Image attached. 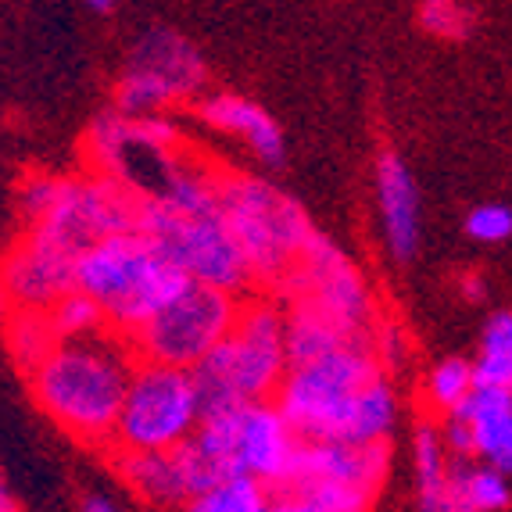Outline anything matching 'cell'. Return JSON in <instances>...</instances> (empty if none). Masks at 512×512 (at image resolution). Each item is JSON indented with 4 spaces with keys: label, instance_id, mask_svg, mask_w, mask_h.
<instances>
[{
    "label": "cell",
    "instance_id": "obj_1",
    "mask_svg": "<svg viewBox=\"0 0 512 512\" xmlns=\"http://www.w3.org/2000/svg\"><path fill=\"white\" fill-rule=\"evenodd\" d=\"M276 405L301 441L380 444L398 423V394L376 362L373 344L294 366L276 391Z\"/></svg>",
    "mask_w": 512,
    "mask_h": 512
},
{
    "label": "cell",
    "instance_id": "obj_30",
    "mask_svg": "<svg viewBox=\"0 0 512 512\" xmlns=\"http://www.w3.org/2000/svg\"><path fill=\"white\" fill-rule=\"evenodd\" d=\"M61 190V180L58 176H29L26 187H22V208L33 222H40L43 215L51 212L54 197Z\"/></svg>",
    "mask_w": 512,
    "mask_h": 512
},
{
    "label": "cell",
    "instance_id": "obj_13",
    "mask_svg": "<svg viewBox=\"0 0 512 512\" xmlns=\"http://www.w3.org/2000/svg\"><path fill=\"white\" fill-rule=\"evenodd\" d=\"M387 466H391V448L380 444H323L305 441L301 459L294 466L291 484L283 491H301V487H337V491H355V495H376L384 484ZM280 495V491H276Z\"/></svg>",
    "mask_w": 512,
    "mask_h": 512
},
{
    "label": "cell",
    "instance_id": "obj_26",
    "mask_svg": "<svg viewBox=\"0 0 512 512\" xmlns=\"http://www.w3.org/2000/svg\"><path fill=\"white\" fill-rule=\"evenodd\" d=\"M369 495L337 491V487H301L273 495V512H369Z\"/></svg>",
    "mask_w": 512,
    "mask_h": 512
},
{
    "label": "cell",
    "instance_id": "obj_31",
    "mask_svg": "<svg viewBox=\"0 0 512 512\" xmlns=\"http://www.w3.org/2000/svg\"><path fill=\"white\" fill-rule=\"evenodd\" d=\"M369 344H373L376 362H380L384 369H398V366H402L405 341H402V333L394 330V326H380V330H376V337Z\"/></svg>",
    "mask_w": 512,
    "mask_h": 512
},
{
    "label": "cell",
    "instance_id": "obj_14",
    "mask_svg": "<svg viewBox=\"0 0 512 512\" xmlns=\"http://www.w3.org/2000/svg\"><path fill=\"white\" fill-rule=\"evenodd\" d=\"M79 258L51 248L47 240L29 233L8 258L4 269V291L15 312H51L61 298L76 291Z\"/></svg>",
    "mask_w": 512,
    "mask_h": 512
},
{
    "label": "cell",
    "instance_id": "obj_9",
    "mask_svg": "<svg viewBox=\"0 0 512 512\" xmlns=\"http://www.w3.org/2000/svg\"><path fill=\"white\" fill-rule=\"evenodd\" d=\"M205 83V61L183 33L151 26L129 47L126 69L115 83V108L126 119L158 115L176 101H187Z\"/></svg>",
    "mask_w": 512,
    "mask_h": 512
},
{
    "label": "cell",
    "instance_id": "obj_3",
    "mask_svg": "<svg viewBox=\"0 0 512 512\" xmlns=\"http://www.w3.org/2000/svg\"><path fill=\"white\" fill-rule=\"evenodd\" d=\"M133 373V348L97 333L86 341H61L29 373V387L36 405L61 430L79 441L104 444L115 441Z\"/></svg>",
    "mask_w": 512,
    "mask_h": 512
},
{
    "label": "cell",
    "instance_id": "obj_4",
    "mask_svg": "<svg viewBox=\"0 0 512 512\" xmlns=\"http://www.w3.org/2000/svg\"><path fill=\"white\" fill-rule=\"evenodd\" d=\"M187 287V276L172 262H165L144 233L101 240L76 262V291L94 298L111 330L126 337L151 323Z\"/></svg>",
    "mask_w": 512,
    "mask_h": 512
},
{
    "label": "cell",
    "instance_id": "obj_28",
    "mask_svg": "<svg viewBox=\"0 0 512 512\" xmlns=\"http://www.w3.org/2000/svg\"><path fill=\"white\" fill-rule=\"evenodd\" d=\"M416 18L419 26L441 40H462L473 26V11L466 4H455V0H427L416 8Z\"/></svg>",
    "mask_w": 512,
    "mask_h": 512
},
{
    "label": "cell",
    "instance_id": "obj_10",
    "mask_svg": "<svg viewBox=\"0 0 512 512\" xmlns=\"http://www.w3.org/2000/svg\"><path fill=\"white\" fill-rule=\"evenodd\" d=\"M140 201L126 183L111 176L94 180H61V190L54 197L51 212L40 222H33V237L47 240L51 248L79 258L101 240L137 233L140 226Z\"/></svg>",
    "mask_w": 512,
    "mask_h": 512
},
{
    "label": "cell",
    "instance_id": "obj_20",
    "mask_svg": "<svg viewBox=\"0 0 512 512\" xmlns=\"http://www.w3.org/2000/svg\"><path fill=\"white\" fill-rule=\"evenodd\" d=\"M355 344L369 341L348 333L341 323H333L326 312H319L308 301H294V308L287 312V355H291V369L319 362L341 348H355Z\"/></svg>",
    "mask_w": 512,
    "mask_h": 512
},
{
    "label": "cell",
    "instance_id": "obj_5",
    "mask_svg": "<svg viewBox=\"0 0 512 512\" xmlns=\"http://www.w3.org/2000/svg\"><path fill=\"white\" fill-rule=\"evenodd\" d=\"M287 373V316L273 301H251L240 308L230 337L194 369V380L205 398V412H222L276 398Z\"/></svg>",
    "mask_w": 512,
    "mask_h": 512
},
{
    "label": "cell",
    "instance_id": "obj_24",
    "mask_svg": "<svg viewBox=\"0 0 512 512\" xmlns=\"http://www.w3.org/2000/svg\"><path fill=\"white\" fill-rule=\"evenodd\" d=\"M477 391V369L466 359H444L430 369L427 376V402L441 412L444 419L455 416L462 405L470 402V394Z\"/></svg>",
    "mask_w": 512,
    "mask_h": 512
},
{
    "label": "cell",
    "instance_id": "obj_25",
    "mask_svg": "<svg viewBox=\"0 0 512 512\" xmlns=\"http://www.w3.org/2000/svg\"><path fill=\"white\" fill-rule=\"evenodd\" d=\"M459 480H462V495L477 512H502L512 502V487L509 473L495 470V466H484V462H462L459 459Z\"/></svg>",
    "mask_w": 512,
    "mask_h": 512
},
{
    "label": "cell",
    "instance_id": "obj_12",
    "mask_svg": "<svg viewBox=\"0 0 512 512\" xmlns=\"http://www.w3.org/2000/svg\"><path fill=\"white\" fill-rule=\"evenodd\" d=\"M301 437L287 423L276 402L244 405L237 419V470L269 491H283L291 484L294 466L301 459Z\"/></svg>",
    "mask_w": 512,
    "mask_h": 512
},
{
    "label": "cell",
    "instance_id": "obj_7",
    "mask_svg": "<svg viewBox=\"0 0 512 512\" xmlns=\"http://www.w3.org/2000/svg\"><path fill=\"white\" fill-rule=\"evenodd\" d=\"M205 398L190 369L140 362L122 405L115 444L129 455L176 452L197 434Z\"/></svg>",
    "mask_w": 512,
    "mask_h": 512
},
{
    "label": "cell",
    "instance_id": "obj_2",
    "mask_svg": "<svg viewBox=\"0 0 512 512\" xmlns=\"http://www.w3.org/2000/svg\"><path fill=\"white\" fill-rule=\"evenodd\" d=\"M154 251L172 262L190 283L240 294L251 283L248 265L219 208V176L176 165L158 194L140 201V226Z\"/></svg>",
    "mask_w": 512,
    "mask_h": 512
},
{
    "label": "cell",
    "instance_id": "obj_16",
    "mask_svg": "<svg viewBox=\"0 0 512 512\" xmlns=\"http://www.w3.org/2000/svg\"><path fill=\"white\" fill-rule=\"evenodd\" d=\"M412 466L419 512H477L462 495L459 459L448 455L444 434L434 423H419L412 434Z\"/></svg>",
    "mask_w": 512,
    "mask_h": 512
},
{
    "label": "cell",
    "instance_id": "obj_15",
    "mask_svg": "<svg viewBox=\"0 0 512 512\" xmlns=\"http://www.w3.org/2000/svg\"><path fill=\"white\" fill-rule=\"evenodd\" d=\"M376 205L387 251L398 262H409L419 248V190L398 151H384L376 158Z\"/></svg>",
    "mask_w": 512,
    "mask_h": 512
},
{
    "label": "cell",
    "instance_id": "obj_35",
    "mask_svg": "<svg viewBox=\"0 0 512 512\" xmlns=\"http://www.w3.org/2000/svg\"><path fill=\"white\" fill-rule=\"evenodd\" d=\"M0 512H22V505L15 502V495H11L8 487L0 491Z\"/></svg>",
    "mask_w": 512,
    "mask_h": 512
},
{
    "label": "cell",
    "instance_id": "obj_19",
    "mask_svg": "<svg viewBox=\"0 0 512 512\" xmlns=\"http://www.w3.org/2000/svg\"><path fill=\"white\" fill-rule=\"evenodd\" d=\"M455 419L470 430L473 459L512 473V391L477 387Z\"/></svg>",
    "mask_w": 512,
    "mask_h": 512
},
{
    "label": "cell",
    "instance_id": "obj_34",
    "mask_svg": "<svg viewBox=\"0 0 512 512\" xmlns=\"http://www.w3.org/2000/svg\"><path fill=\"white\" fill-rule=\"evenodd\" d=\"M86 11H94V15H115L119 4H115V0H86Z\"/></svg>",
    "mask_w": 512,
    "mask_h": 512
},
{
    "label": "cell",
    "instance_id": "obj_21",
    "mask_svg": "<svg viewBox=\"0 0 512 512\" xmlns=\"http://www.w3.org/2000/svg\"><path fill=\"white\" fill-rule=\"evenodd\" d=\"M477 387H495V391H512V312H495L484 323L477 351Z\"/></svg>",
    "mask_w": 512,
    "mask_h": 512
},
{
    "label": "cell",
    "instance_id": "obj_29",
    "mask_svg": "<svg viewBox=\"0 0 512 512\" xmlns=\"http://www.w3.org/2000/svg\"><path fill=\"white\" fill-rule=\"evenodd\" d=\"M466 233L480 244H502L512 237V208L509 205H477L466 215Z\"/></svg>",
    "mask_w": 512,
    "mask_h": 512
},
{
    "label": "cell",
    "instance_id": "obj_22",
    "mask_svg": "<svg viewBox=\"0 0 512 512\" xmlns=\"http://www.w3.org/2000/svg\"><path fill=\"white\" fill-rule=\"evenodd\" d=\"M58 333L47 312H15L8 326V348L15 355V362L26 373H33L54 348H58Z\"/></svg>",
    "mask_w": 512,
    "mask_h": 512
},
{
    "label": "cell",
    "instance_id": "obj_6",
    "mask_svg": "<svg viewBox=\"0 0 512 512\" xmlns=\"http://www.w3.org/2000/svg\"><path fill=\"white\" fill-rule=\"evenodd\" d=\"M219 208L237 240L248 276L258 283L287 287L305 255L316 226L291 194L258 176H219Z\"/></svg>",
    "mask_w": 512,
    "mask_h": 512
},
{
    "label": "cell",
    "instance_id": "obj_33",
    "mask_svg": "<svg viewBox=\"0 0 512 512\" xmlns=\"http://www.w3.org/2000/svg\"><path fill=\"white\" fill-rule=\"evenodd\" d=\"M83 512H119V505L104 495H86L83 498Z\"/></svg>",
    "mask_w": 512,
    "mask_h": 512
},
{
    "label": "cell",
    "instance_id": "obj_17",
    "mask_svg": "<svg viewBox=\"0 0 512 512\" xmlns=\"http://www.w3.org/2000/svg\"><path fill=\"white\" fill-rule=\"evenodd\" d=\"M197 115H201L205 126L244 140V144L255 151L258 162L276 169V165H283V158H287V144H283L280 126H276L273 115H269L262 104L251 101V97L208 94L205 101H197Z\"/></svg>",
    "mask_w": 512,
    "mask_h": 512
},
{
    "label": "cell",
    "instance_id": "obj_8",
    "mask_svg": "<svg viewBox=\"0 0 512 512\" xmlns=\"http://www.w3.org/2000/svg\"><path fill=\"white\" fill-rule=\"evenodd\" d=\"M240 308L244 305L237 301V294L190 283L180 298L165 305L151 323L129 337V348L133 355H140V362L194 373L233 333Z\"/></svg>",
    "mask_w": 512,
    "mask_h": 512
},
{
    "label": "cell",
    "instance_id": "obj_11",
    "mask_svg": "<svg viewBox=\"0 0 512 512\" xmlns=\"http://www.w3.org/2000/svg\"><path fill=\"white\" fill-rule=\"evenodd\" d=\"M294 301H308L316 305L319 312L341 323L348 333L355 337H366L373 341L369 333V323H373V298H369L366 280L359 276V269L344 258V251L326 240L323 233L316 230V237L308 240L305 255H301L298 269H294L291 283L283 287Z\"/></svg>",
    "mask_w": 512,
    "mask_h": 512
},
{
    "label": "cell",
    "instance_id": "obj_23",
    "mask_svg": "<svg viewBox=\"0 0 512 512\" xmlns=\"http://www.w3.org/2000/svg\"><path fill=\"white\" fill-rule=\"evenodd\" d=\"M180 512H273V491L251 477H233L197 495Z\"/></svg>",
    "mask_w": 512,
    "mask_h": 512
},
{
    "label": "cell",
    "instance_id": "obj_27",
    "mask_svg": "<svg viewBox=\"0 0 512 512\" xmlns=\"http://www.w3.org/2000/svg\"><path fill=\"white\" fill-rule=\"evenodd\" d=\"M47 316H51L58 341H86V337H97L101 326L108 323L101 305L94 298H86L83 291H72L69 298H61Z\"/></svg>",
    "mask_w": 512,
    "mask_h": 512
},
{
    "label": "cell",
    "instance_id": "obj_32",
    "mask_svg": "<svg viewBox=\"0 0 512 512\" xmlns=\"http://www.w3.org/2000/svg\"><path fill=\"white\" fill-rule=\"evenodd\" d=\"M462 294L470 301H480L484 298V276H477V273H470V276H462Z\"/></svg>",
    "mask_w": 512,
    "mask_h": 512
},
{
    "label": "cell",
    "instance_id": "obj_18",
    "mask_svg": "<svg viewBox=\"0 0 512 512\" xmlns=\"http://www.w3.org/2000/svg\"><path fill=\"white\" fill-rule=\"evenodd\" d=\"M119 473L144 502L158 509H183L190 505L201 487H197L194 466L187 459V448L176 452H151V455H119Z\"/></svg>",
    "mask_w": 512,
    "mask_h": 512
}]
</instances>
